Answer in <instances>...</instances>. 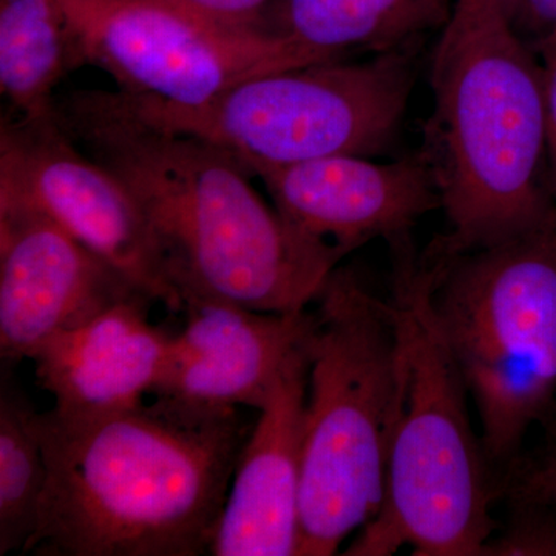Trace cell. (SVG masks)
Listing matches in <instances>:
<instances>
[{"label": "cell", "mask_w": 556, "mask_h": 556, "mask_svg": "<svg viewBox=\"0 0 556 556\" xmlns=\"http://www.w3.org/2000/svg\"><path fill=\"white\" fill-rule=\"evenodd\" d=\"M54 109L73 141L137 200L185 305L214 299L300 313L343 258L269 207L233 153L149 123L123 91H76Z\"/></svg>", "instance_id": "cell-1"}, {"label": "cell", "mask_w": 556, "mask_h": 556, "mask_svg": "<svg viewBox=\"0 0 556 556\" xmlns=\"http://www.w3.org/2000/svg\"><path fill=\"white\" fill-rule=\"evenodd\" d=\"M40 420L47 481L25 554L208 555L251 433L240 412L192 422L144 404Z\"/></svg>", "instance_id": "cell-2"}, {"label": "cell", "mask_w": 556, "mask_h": 556, "mask_svg": "<svg viewBox=\"0 0 556 556\" xmlns=\"http://www.w3.org/2000/svg\"><path fill=\"white\" fill-rule=\"evenodd\" d=\"M441 30L419 153L448 225L431 263L556 226L541 62L501 0H455Z\"/></svg>", "instance_id": "cell-3"}, {"label": "cell", "mask_w": 556, "mask_h": 556, "mask_svg": "<svg viewBox=\"0 0 556 556\" xmlns=\"http://www.w3.org/2000/svg\"><path fill=\"white\" fill-rule=\"evenodd\" d=\"M430 273L397 263L393 306L401 358L386 489L348 556H481L496 532L489 457L468 413L470 394L431 317Z\"/></svg>", "instance_id": "cell-4"}, {"label": "cell", "mask_w": 556, "mask_h": 556, "mask_svg": "<svg viewBox=\"0 0 556 556\" xmlns=\"http://www.w3.org/2000/svg\"><path fill=\"white\" fill-rule=\"evenodd\" d=\"M306 338L308 399L298 556L338 554L382 506L397 409L401 342L393 302L336 268Z\"/></svg>", "instance_id": "cell-5"}, {"label": "cell", "mask_w": 556, "mask_h": 556, "mask_svg": "<svg viewBox=\"0 0 556 556\" xmlns=\"http://www.w3.org/2000/svg\"><path fill=\"white\" fill-rule=\"evenodd\" d=\"M430 273L431 317L477 408L490 463L515 464L556 405V226Z\"/></svg>", "instance_id": "cell-6"}, {"label": "cell", "mask_w": 556, "mask_h": 556, "mask_svg": "<svg viewBox=\"0 0 556 556\" xmlns=\"http://www.w3.org/2000/svg\"><path fill=\"white\" fill-rule=\"evenodd\" d=\"M415 84L407 50L364 64L320 62L243 80L201 105L123 91L141 118L207 139L248 167L332 155L369 156L393 142Z\"/></svg>", "instance_id": "cell-7"}, {"label": "cell", "mask_w": 556, "mask_h": 556, "mask_svg": "<svg viewBox=\"0 0 556 556\" xmlns=\"http://www.w3.org/2000/svg\"><path fill=\"white\" fill-rule=\"evenodd\" d=\"M60 2L83 64L167 104H206L243 80L314 64L283 31L215 24L167 0Z\"/></svg>", "instance_id": "cell-8"}, {"label": "cell", "mask_w": 556, "mask_h": 556, "mask_svg": "<svg viewBox=\"0 0 556 556\" xmlns=\"http://www.w3.org/2000/svg\"><path fill=\"white\" fill-rule=\"evenodd\" d=\"M0 188L31 200L150 302L185 313L144 212L118 178L73 141L56 109L2 123Z\"/></svg>", "instance_id": "cell-9"}, {"label": "cell", "mask_w": 556, "mask_h": 556, "mask_svg": "<svg viewBox=\"0 0 556 556\" xmlns=\"http://www.w3.org/2000/svg\"><path fill=\"white\" fill-rule=\"evenodd\" d=\"M134 295L142 294L46 211L21 193L0 188L3 361H30L51 336Z\"/></svg>", "instance_id": "cell-10"}, {"label": "cell", "mask_w": 556, "mask_h": 556, "mask_svg": "<svg viewBox=\"0 0 556 556\" xmlns=\"http://www.w3.org/2000/svg\"><path fill=\"white\" fill-rule=\"evenodd\" d=\"M182 314L150 405L192 422L257 409L313 325V311L260 313L214 299H190Z\"/></svg>", "instance_id": "cell-11"}, {"label": "cell", "mask_w": 556, "mask_h": 556, "mask_svg": "<svg viewBox=\"0 0 556 556\" xmlns=\"http://www.w3.org/2000/svg\"><path fill=\"white\" fill-rule=\"evenodd\" d=\"M252 175L262 179L289 226L343 257L375 239L387 240L397 257L413 255L409 230L417 219L441 207L420 155L388 164L332 155L257 166Z\"/></svg>", "instance_id": "cell-12"}, {"label": "cell", "mask_w": 556, "mask_h": 556, "mask_svg": "<svg viewBox=\"0 0 556 556\" xmlns=\"http://www.w3.org/2000/svg\"><path fill=\"white\" fill-rule=\"evenodd\" d=\"M305 342L258 405L208 555L298 556L309 369Z\"/></svg>", "instance_id": "cell-13"}, {"label": "cell", "mask_w": 556, "mask_h": 556, "mask_svg": "<svg viewBox=\"0 0 556 556\" xmlns=\"http://www.w3.org/2000/svg\"><path fill=\"white\" fill-rule=\"evenodd\" d=\"M144 295L119 300L78 327L56 332L31 354L36 379L61 419H100L144 405L172 334L149 320Z\"/></svg>", "instance_id": "cell-14"}, {"label": "cell", "mask_w": 556, "mask_h": 556, "mask_svg": "<svg viewBox=\"0 0 556 556\" xmlns=\"http://www.w3.org/2000/svg\"><path fill=\"white\" fill-rule=\"evenodd\" d=\"M450 14L448 0H289L283 33L320 64L353 50L404 49Z\"/></svg>", "instance_id": "cell-15"}, {"label": "cell", "mask_w": 556, "mask_h": 556, "mask_svg": "<svg viewBox=\"0 0 556 556\" xmlns=\"http://www.w3.org/2000/svg\"><path fill=\"white\" fill-rule=\"evenodd\" d=\"M80 64L60 0H0V90L21 116L54 112L53 90Z\"/></svg>", "instance_id": "cell-16"}, {"label": "cell", "mask_w": 556, "mask_h": 556, "mask_svg": "<svg viewBox=\"0 0 556 556\" xmlns=\"http://www.w3.org/2000/svg\"><path fill=\"white\" fill-rule=\"evenodd\" d=\"M42 413L2 379L0 390V556L25 554L38 527L47 481Z\"/></svg>", "instance_id": "cell-17"}, {"label": "cell", "mask_w": 556, "mask_h": 556, "mask_svg": "<svg viewBox=\"0 0 556 556\" xmlns=\"http://www.w3.org/2000/svg\"><path fill=\"white\" fill-rule=\"evenodd\" d=\"M511 503L514 511L507 525L497 526L482 555L556 556V504L535 500Z\"/></svg>", "instance_id": "cell-18"}, {"label": "cell", "mask_w": 556, "mask_h": 556, "mask_svg": "<svg viewBox=\"0 0 556 556\" xmlns=\"http://www.w3.org/2000/svg\"><path fill=\"white\" fill-rule=\"evenodd\" d=\"M543 68L544 109H546L547 181L556 204V30L535 40Z\"/></svg>", "instance_id": "cell-19"}, {"label": "cell", "mask_w": 556, "mask_h": 556, "mask_svg": "<svg viewBox=\"0 0 556 556\" xmlns=\"http://www.w3.org/2000/svg\"><path fill=\"white\" fill-rule=\"evenodd\" d=\"M179 9L189 11L215 24L229 27H260L258 11L266 0H167Z\"/></svg>", "instance_id": "cell-20"}, {"label": "cell", "mask_w": 556, "mask_h": 556, "mask_svg": "<svg viewBox=\"0 0 556 556\" xmlns=\"http://www.w3.org/2000/svg\"><path fill=\"white\" fill-rule=\"evenodd\" d=\"M511 500H536L556 504V437L546 455L522 467L508 486Z\"/></svg>", "instance_id": "cell-21"}, {"label": "cell", "mask_w": 556, "mask_h": 556, "mask_svg": "<svg viewBox=\"0 0 556 556\" xmlns=\"http://www.w3.org/2000/svg\"><path fill=\"white\" fill-rule=\"evenodd\" d=\"M515 27L535 36V40L556 30V0H526Z\"/></svg>", "instance_id": "cell-22"}, {"label": "cell", "mask_w": 556, "mask_h": 556, "mask_svg": "<svg viewBox=\"0 0 556 556\" xmlns=\"http://www.w3.org/2000/svg\"><path fill=\"white\" fill-rule=\"evenodd\" d=\"M503 2L504 9H506L508 16H510L511 21L517 20L519 11H521L522 5H525L526 0H501Z\"/></svg>", "instance_id": "cell-23"}, {"label": "cell", "mask_w": 556, "mask_h": 556, "mask_svg": "<svg viewBox=\"0 0 556 556\" xmlns=\"http://www.w3.org/2000/svg\"><path fill=\"white\" fill-rule=\"evenodd\" d=\"M555 437H556V434H555Z\"/></svg>", "instance_id": "cell-24"}]
</instances>
